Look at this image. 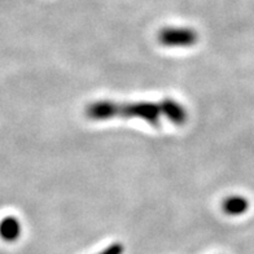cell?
<instances>
[{
  "label": "cell",
  "instance_id": "5",
  "mask_svg": "<svg viewBox=\"0 0 254 254\" xmlns=\"http://www.w3.org/2000/svg\"><path fill=\"white\" fill-rule=\"evenodd\" d=\"M248 207H249V201L239 194L224 198L223 204H222V209L224 213L228 215H234V217L247 213Z\"/></svg>",
  "mask_w": 254,
  "mask_h": 254
},
{
  "label": "cell",
  "instance_id": "1",
  "mask_svg": "<svg viewBox=\"0 0 254 254\" xmlns=\"http://www.w3.org/2000/svg\"><path fill=\"white\" fill-rule=\"evenodd\" d=\"M86 114L91 120L103 121L111 118H141L148 124L157 126L160 124L162 108L160 103H114L109 100L95 101L86 108Z\"/></svg>",
  "mask_w": 254,
  "mask_h": 254
},
{
  "label": "cell",
  "instance_id": "6",
  "mask_svg": "<svg viewBox=\"0 0 254 254\" xmlns=\"http://www.w3.org/2000/svg\"><path fill=\"white\" fill-rule=\"evenodd\" d=\"M124 253V245L120 243H114V244L109 245L108 248L103 249L100 253L97 254H122Z\"/></svg>",
  "mask_w": 254,
  "mask_h": 254
},
{
  "label": "cell",
  "instance_id": "3",
  "mask_svg": "<svg viewBox=\"0 0 254 254\" xmlns=\"http://www.w3.org/2000/svg\"><path fill=\"white\" fill-rule=\"evenodd\" d=\"M160 104L162 108V114L173 124L183 125L187 121V111L184 109L182 104L171 100V99H165Z\"/></svg>",
  "mask_w": 254,
  "mask_h": 254
},
{
  "label": "cell",
  "instance_id": "2",
  "mask_svg": "<svg viewBox=\"0 0 254 254\" xmlns=\"http://www.w3.org/2000/svg\"><path fill=\"white\" fill-rule=\"evenodd\" d=\"M197 39V33L188 27H165L158 33L160 43L166 47H190Z\"/></svg>",
  "mask_w": 254,
  "mask_h": 254
},
{
  "label": "cell",
  "instance_id": "4",
  "mask_svg": "<svg viewBox=\"0 0 254 254\" xmlns=\"http://www.w3.org/2000/svg\"><path fill=\"white\" fill-rule=\"evenodd\" d=\"M21 235V223L16 217L8 215L0 221V239L7 243H13Z\"/></svg>",
  "mask_w": 254,
  "mask_h": 254
}]
</instances>
